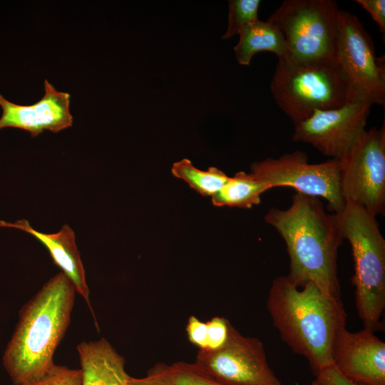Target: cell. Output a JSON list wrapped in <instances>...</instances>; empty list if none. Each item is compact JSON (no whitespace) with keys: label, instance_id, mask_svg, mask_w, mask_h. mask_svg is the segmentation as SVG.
<instances>
[{"label":"cell","instance_id":"obj_13","mask_svg":"<svg viewBox=\"0 0 385 385\" xmlns=\"http://www.w3.org/2000/svg\"><path fill=\"white\" fill-rule=\"evenodd\" d=\"M45 93L34 104L23 106L9 101L0 94L2 115L0 130L7 127L27 130L36 137L44 130L58 133L72 126L70 94L57 91L46 79Z\"/></svg>","mask_w":385,"mask_h":385},{"label":"cell","instance_id":"obj_9","mask_svg":"<svg viewBox=\"0 0 385 385\" xmlns=\"http://www.w3.org/2000/svg\"><path fill=\"white\" fill-rule=\"evenodd\" d=\"M194 363L223 385H282L267 362L263 343L242 335L232 324L224 345L199 349Z\"/></svg>","mask_w":385,"mask_h":385},{"label":"cell","instance_id":"obj_5","mask_svg":"<svg viewBox=\"0 0 385 385\" xmlns=\"http://www.w3.org/2000/svg\"><path fill=\"white\" fill-rule=\"evenodd\" d=\"M344 237L351 248L356 307L364 327L375 332L384 329L385 309V240L376 217L362 206L346 202L335 213Z\"/></svg>","mask_w":385,"mask_h":385},{"label":"cell","instance_id":"obj_7","mask_svg":"<svg viewBox=\"0 0 385 385\" xmlns=\"http://www.w3.org/2000/svg\"><path fill=\"white\" fill-rule=\"evenodd\" d=\"M339 186L346 202L375 215L385 211V123L364 130L338 160Z\"/></svg>","mask_w":385,"mask_h":385},{"label":"cell","instance_id":"obj_19","mask_svg":"<svg viewBox=\"0 0 385 385\" xmlns=\"http://www.w3.org/2000/svg\"><path fill=\"white\" fill-rule=\"evenodd\" d=\"M260 4V0H230L227 29L222 38L228 39L257 21Z\"/></svg>","mask_w":385,"mask_h":385},{"label":"cell","instance_id":"obj_10","mask_svg":"<svg viewBox=\"0 0 385 385\" xmlns=\"http://www.w3.org/2000/svg\"><path fill=\"white\" fill-rule=\"evenodd\" d=\"M337 60L356 92L385 105V59L376 56L371 37L358 17L340 9Z\"/></svg>","mask_w":385,"mask_h":385},{"label":"cell","instance_id":"obj_23","mask_svg":"<svg viewBox=\"0 0 385 385\" xmlns=\"http://www.w3.org/2000/svg\"><path fill=\"white\" fill-rule=\"evenodd\" d=\"M230 322L222 317H214L207 322V348L216 349L226 342L230 326Z\"/></svg>","mask_w":385,"mask_h":385},{"label":"cell","instance_id":"obj_24","mask_svg":"<svg viewBox=\"0 0 385 385\" xmlns=\"http://www.w3.org/2000/svg\"><path fill=\"white\" fill-rule=\"evenodd\" d=\"M186 333L188 340L199 349L207 348V325L195 315H191L187 322Z\"/></svg>","mask_w":385,"mask_h":385},{"label":"cell","instance_id":"obj_22","mask_svg":"<svg viewBox=\"0 0 385 385\" xmlns=\"http://www.w3.org/2000/svg\"><path fill=\"white\" fill-rule=\"evenodd\" d=\"M130 385H176L174 382L170 365L157 363L142 378L131 377Z\"/></svg>","mask_w":385,"mask_h":385},{"label":"cell","instance_id":"obj_12","mask_svg":"<svg viewBox=\"0 0 385 385\" xmlns=\"http://www.w3.org/2000/svg\"><path fill=\"white\" fill-rule=\"evenodd\" d=\"M333 365L361 385H385V343L371 329H342L334 341Z\"/></svg>","mask_w":385,"mask_h":385},{"label":"cell","instance_id":"obj_17","mask_svg":"<svg viewBox=\"0 0 385 385\" xmlns=\"http://www.w3.org/2000/svg\"><path fill=\"white\" fill-rule=\"evenodd\" d=\"M270 189L255 173L239 171L229 177L221 190L212 197V202L217 207L250 209L259 205L261 195Z\"/></svg>","mask_w":385,"mask_h":385},{"label":"cell","instance_id":"obj_3","mask_svg":"<svg viewBox=\"0 0 385 385\" xmlns=\"http://www.w3.org/2000/svg\"><path fill=\"white\" fill-rule=\"evenodd\" d=\"M75 293L73 284L61 272L21 310L3 356L15 385L36 380L54 364L53 356L69 324Z\"/></svg>","mask_w":385,"mask_h":385},{"label":"cell","instance_id":"obj_15","mask_svg":"<svg viewBox=\"0 0 385 385\" xmlns=\"http://www.w3.org/2000/svg\"><path fill=\"white\" fill-rule=\"evenodd\" d=\"M82 385H130L125 360L104 338L77 346Z\"/></svg>","mask_w":385,"mask_h":385},{"label":"cell","instance_id":"obj_18","mask_svg":"<svg viewBox=\"0 0 385 385\" xmlns=\"http://www.w3.org/2000/svg\"><path fill=\"white\" fill-rule=\"evenodd\" d=\"M171 172L175 177L183 180L197 192L211 197L221 190L229 179L223 171L215 167H210L207 171L201 170L187 158L175 163Z\"/></svg>","mask_w":385,"mask_h":385},{"label":"cell","instance_id":"obj_8","mask_svg":"<svg viewBox=\"0 0 385 385\" xmlns=\"http://www.w3.org/2000/svg\"><path fill=\"white\" fill-rule=\"evenodd\" d=\"M250 170L270 188L289 187L299 193L324 198L333 213L340 212L345 205L340 192L338 160L309 163L305 153L296 150L255 162Z\"/></svg>","mask_w":385,"mask_h":385},{"label":"cell","instance_id":"obj_21","mask_svg":"<svg viewBox=\"0 0 385 385\" xmlns=\"http://www.w3.org/2000/svg\"><path fill=\"white\" fill-rule=\"evenodd\" d=\"M24 385H82L81 369L55 364L41 376Z\"/></svg>","mask_w":385,"mask_h":385},{"label":"cell","instance_id":"obj_11","mask_svg":"<svg viewBox=\"0 0 385 385\" xmlns=\"http://www.w3.org/2000/svg\"><path fill=\"white\" fill-rule=\"evenodd\" d=\"M372 103L359 97L337 108L319 111L294 125L292 140L310 144L331 159H340L365 130Z\"/></svg>","mask_w":385,"mask_h":385},{"label":"cell","instance_id":"obj_14","mask_svg":"<svg viewBox=\"0 0 385 385\" xmlns=\"http://www.w3.org/2000/svg\"><path fill=\"white\" fill-rule=\"evenodd\" d=\"M0 227L22 230L33 235L48 250L56 265L70 279L77 292L87 303L92 314L89 289L86 280V273L80 252L76 244L73 230L65 225L56 233H43L34 229L29 221L20 220L7 222L0 220Z\"/></svg>","mask_w":385,"mask_h":385},{"label":"cell","instance_id":"obj_16","mask_svg":"<svg viewBox=\"0 0 385 385\" xmlns=\"http://www.w3.org/2000/svg\"><path fill=\"white\" fill-rule=\"evenodd\" d=\"M239 41L234 47L237 61L240 65L249 66L252 57L260 51L274 53L277 58L284 56L287 46L281 31L268 19H258L242 29Z\"/></svg>","mask_w":385,"mask_h":385},{"label":"cell","instance_id":"obj_2","mask_svg":"<svg viewBox=\"0 0 385 385\" xmlns=\"http://www.w3.org/2000/svg\"><path fill=\"white\" fill-rule=\"evenodd\" d=\"M267 309L282 340L307 360L314 375L333 365L334 343L347 317L340 297L312 282L298 287L279 276L270 288Z\"/></svg>","mask_w":385,"mask_h":385},{"label":"cell","instance_id":"obj_4","mask_svg":"<svg viewBox=\"0 0 385 385\" xmlns=\"http://www.w3.org/2000/svg\"><path fill=\"white\" fill-rule=\"evenodd\" d=\"M277 59L271 93L294 125L316 110L337 108L364 97L354 88L337 58L304 61L284 56Z\"/></svg>","mask_w":385,"mask_h":385},{"label":"cell","instance_id":"obj_1","mask_svg":"<svg viewBox=\"0 0 385 385\" xmlns=\"http://www.w3.org/2000/svg\"><path fill=\"white\" fill-rule=\"evenodd\" d=\"M265 221L285 242L287 278L298 287L312 282L340 297L337 256L344 237L336 214L328 212L319 197L296 192L289 207H271Z\"/></svg>","mask_w":385,"mask_h":385},{"label":"cell","instance_id":"obj_20","mask_svg":"<svg viewBox=\"0 0 385 385\" xmlns=\"http://www.w3.org/2000/svg\"><path fill=\"white\" fill-rule=\"evenodd\" d=\"M176 385H223L202 371L195 363L175 362L170 365Z\"/></svg>","mask_w":385,"mask_h":385},{"label":"cell","instance_id":"obj_26","mask_svg":"<svg viewBox=\"0 0 385 385\" xmlns=\"http://www.w3.org/2000/svg\"><path fill=\"white\" fill-rule=\"evenodd\" d=\"M377 24L381 33H385V1L384 0H356Z\"/></svg>","mask_w":385,"mask_h":385},{"label":"cell","instance_id":"obj_6","mask_svg":"<svg viewBox=\"0 0 385 385\" xmlns=\"http://www.w3.org/2000/svg\"><path fill=\"white\" fill-rule=\"evenodd\" d=\"M339 10L333 0H285L268 20L284 36V56L304 61L336 59Z\"/></svg>","mask_w":385,"mask_h":385},{"label":"cell","instance_id":"obj_25","mask_svg":"<svg viewBox=\"0 0 385 385\" xmlns=\"http://www.w3.org/2000/svg\"><path fill=\"white\" fill-rule=\"evenodd\" d=\"M314 376L311 385H361L345 377L334 365L322 369Z\"/></svg>","mask_w":385,"mask_h":385}]
</instances>
